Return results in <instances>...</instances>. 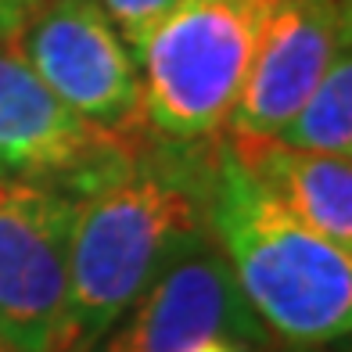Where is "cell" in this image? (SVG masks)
I'll use <instances>...</instances> for the list:
<instances>
[{"mask_svg": "<svg viewBox=\"0 0 352 352\" xmlns=\"http://www.w3.org/2000/svg\"><path fill=\"white\" fill-rule=\"evenodd\" d=\"M144 133H116L72 111L25 61L19 33L0 36V180L83 195L137 151Z\"/></svg>", "mask_w": 352, "mask_h": 352, "instance_id": "cell-5", "label": "cell"}, {"mask_svg": "<svg viewBox=\"0 0 352 352\" xmlns=\"http://www.w3.org/2000/svg\"><path fill=\"white\" fill-rule=\"evenodd\" d=\"M98 4L104 8L111 25L119 29V36L126 40V47L137 54V47L148 40V33L166 19L176 4H180V0H98Z\"/></svg>", "mask_w": 352, "mask_h": 352, "instance_id": "cell-11", "label": "cell"}, {"mask_svg": "<svg viewBox=\"0 0 352 352\" xmlns=\"http://www.w3.org/2000/svg\"><path fill=\"white\" fill-rule=\"evenodd\" d=\"M29 11H33L29 0H0V36H4V33H19V25L25 22Z\"/></svg>", "mask_w": 352, "mask_h": 352, "instance_id": "cell-12", "label": "cell"}, {"mask_svg": "<svg viewBox=\"0 0 352 352\" xmlns=\"http://www.w3.org/2000/svg\"><path fill=\"white\" fill-rule=\"evenodd\" d=\"M274 0H180L137 47L144 130L212 140L245 87Z\"/></svg>", "mask_w": 352, "mask_h": 352, "instance_id": "cell-3", "label": "cell"}, {"mask_svg": "<svg viewBox=\"0 0 352 352\" xmlns=\"http://www.w3.org/2000/svg\"><path fill=\"white\" fill-rule=\"evenodd\" d=\"M216 140V137H212ZM212 140L144 137L76 201L72 227V352H98L111 324L205 227Z\"/></svg>", "mask_w": 352, "mask_h": 352, "instance_id": "cell-1", "label": "cell"}, {"mask_svg": "<svg viewBox=\"0 0 352 352\" xmlns=\"http://www.w3.org/2000/svg\"><path fill=\"white\" fill-rule=\"evenodd\" d=\"M190 352H245L237 342H230V338H209V342H201V345H195Z\"/></svg>", "mask_w": 352, "mask_h": 352, "instance_id": "cell-13", "label": "cell"}, {"mask_svg": "<svg viewBox=\"0 0 352 352\" xmlns=\"http://www.w3.org/2000/svg\"><path fill=\"white\" fill-rule=\"evenodd\" d=\"M205 227L270 338L292 349H320L349 334V252L313 234L255 184L223 133L209 155Z\"/></svg>", "mask_w": 352, "mask_h": 352, "instance_id": "cell-2", "label": "cell"}, {"mask_svg": "<svg viewBox=\"0 0 352 352\" xmlns=\"http://www.w3.org/2000/svg\"><path fill=\"white\" fill-rule=\"evenodd\" d=\"M349 51L345 0H274L223 137H277Z\"/></svg>", "mask_w": 352, "mask_h": 352, "instance_id": "cell-8", "label": "cell"}, {"mask_svg": "<svg viewBox=\"0 0 352 352\" xmlns=\"http://www.w3.org/2000/svg\"><path fill=\"white\" fill-rule=\"evenodd\" d=\"M345 4H352V0H345Z\"/></svg>", "mask_w": 352, "mask_h": 352, "instance_id": "cell-16", "label": "cell"}, {"mask_svg": "<svg viewBox=\"0 0 352 352\" xmlns=\"http://www.w3.org/2000/svg\"><path fill=\"white\" fill-rule=\"evenodd\" d=\"M277 140L316 155H349L352 158V61L349 51L334 58L316 90L306 98Z\"/></svg>", "mask_w": 352, "mask_h": 352, "instance_id": "cell-10", "label": "cell"}, {"mask_svg": "<svg viewBox=\"0 0 352 352\" xmlns=\"http://www.w3.org/2000/svg\"><path fill=\"white\" fill-rule=\"evenodd\" d=\"M29 4H33V8H36V4H40V0H29Z\"/></svg>", "mask_w": 352, "mask_h": 352, "instance_id": "cell-14", "label": "cell"}, {"mask_svg": "<svg viewBox=\"0 0 352 352\" xmlns=\"http://www.w3.org/2000/svg\"><path fill=\"white\" fill-rule=\"evenodd\" d=\"M234 158L298 223L324 241L352 248V158L292 148L277 137H223Z\"/></svg>", "mask_w": 352, "mask_h": 352, "instance_id": "cell-9", "label": "cell"}, {"mask_svg": "<svg viewBox=\"0 0 352 352\" xmlns=\"http://www.w3.org/2000/svg\"><path fill=\"white\" fill-rule=\"evenodd\" d=\"M76 195L0 180V345L8 352H72Z\"/></svg>", "mask_w": 352, "mask_h": 352, "instance_id": "cell-4", "label": "cell"}, {"mask_svg": "<svg viewBox=\"0 0 352 352\" xmlns=\"http://www.w3.org/2000/svg\"><path fill=\"white\" fill-rule=\"evenodd\" d=\"M0 352H8V349H4V345H0Z\"/></svg>", "mask_w": 352, "mask_h": 352, "instance_id": "cell-15", "label": "cell"}, {"mask_svg": "<svg viewBox=\"0 0 352 352\" xmlns=\"http://www.w3.org/2000/svg\"><path fill=\"white\" fill-rule=\"evenodd\" d=\"M209 338L259 345L263 324L237 292L223 252L201 237L169 263L101 338V352H190Z\"/></svg>", "mask_w": 352, "mask_h": 352, "instance_id": "cell-7", "label": "cell"}, {"mask_svg": "<svg viewBox=\"0 0 352 352\" xmlns=\"http://www.w3.org/2000/svg\"><path fill=\"white\" fill-rule=\"evenodd\" d=\"M33 72L83 119L144 133L140 69L98 0H40L19 25Z\"/></svg>", "mask_w": 352, "mask_h": 352, "instance_id": "cell-6", "label": "cell"}]
</instances>
